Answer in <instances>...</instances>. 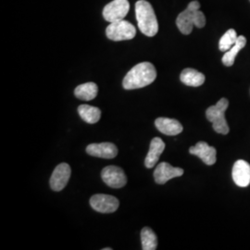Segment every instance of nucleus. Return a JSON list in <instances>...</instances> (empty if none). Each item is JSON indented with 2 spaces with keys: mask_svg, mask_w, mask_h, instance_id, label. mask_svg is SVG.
<instances>
[{
  "mask_svg": "<svg viewBox=\"0 0 250 250\" xmlns=\"http://www.w3.org/2000/svg\"><path fill=\"white\" fill-rule=\"evenodd\" d=\"M141 242L143 250H155L158 247V238L150 228L145 227L141 231Z\"/></svg>",
  "mask_w": 250,
  "mask_h": 250,
  "instance_id": "20",
  "label": "nucleus"
},
{
  "mask_svg": "<svg viewBox=\"0 0 250 250\" xmlns=\"http://www.w3.org/2000/svg\"><path fill=\"white\" fill-rule=\"evenodd\" d=\"M118 198L105 194H98L91 197L90 205L100 213H112L119 208Z\"/></svg>",
  "mask_w": 250,
  "mask_h": 250,
  "instance_id": "7",
  "label": "nucleus"
},
{
  "mask_svg": "<svg viewBox=\"0 0 250 250\" xmlns=\"http://www.w3.org/2000/svg\"><path fill=\"white\" fill-rule=\"evenodd\" d=\"M184 174V170L171 166L167 162L160 163L154 171V178L157 184L164 185L169 180L175 177H180Z\"/></svg>",
  "mask_w": 250,
  "mask_h": 250,
  "instance_id": "10",
  "label": "nucleus"
},
{
  "mask_svg": "<svg viewBox=\"0 0 250 250\" xmlns=\"http://www.w3.org/2000/svg\"><path fill=\"white\" fill-rule=\"evenodd\" d=\"M238 36L236 32L233 29L228 30L224 36H222L220 42H219V48L221 51L226 52L228 51L232 45L235 44Z\"/></svg>",
  "mask_w": 250,
  "mask_h": 250,
  "instance_id": "21",
  "label": "nucleus"
},
{
  "mask_svg": "<svg viewBox=\"0 0 250 250\" xmlns=\"http://www.w3.org/2000/svg\"><path fill=\"white\" fill-rule=\"evenodd\" d=\"M200 4L198 1H192L189 3L188 9L181 12L176 19V25L180 32L184 35H190L193 27L203 28L206 25L204 13L199 10Z\"/></svg>",
  "mask_w": 250,
  "mask_h": 250,
  "instance_id": "2",
  "label": "nucleus"
},
{
  "mask_svg": "<svg viewBox=\"0 0 250 250\" xmlns=\"http://www.w3.org/2000/svg\"><path fill=\"white\" fill-rule=\"evenodd\" d=\"M229 106V101L226 99H220L214 106L208 107L206 111V117L209 121L218 134H227L229 133V126L225 119V111Z\"/></svg>",
  "mask_w": 250,
  "mask_h": 250,
  "instance_id": "4",
  "label": "nucleus"
},
{
  "mask_svg": "<svg viewBox=\"0 0 250 250\" xmlns=\"http://www.w3.org/2000/svg\"><path fill=\"white\" fill-rule=\"evenodd\" d=\"M99 87L95 83H85L78 85L74 90V95L81 100L89 101L98 96Z\"/></svg>",
  "mask_w": 250,
  "mask_h": 250,
  "instance_id": "17",
  "label": "nucleus"
},
{
  "mask_svg": "<svg viewBox=\"0 0 250 250\" xmlns=\"http://www.w3.org/2000/svg\"><path fill=\"white\" fill-rule=\"evenodd\" d=\"M155 125L161 133L166 135H177L184 130L183 125L175 119L158 118L155 121Z\"/></svg>",
  "mask_w": 250,
  "mask_h": 250,
  "instance_id": "14",
  "label": "nucleus"
},
{
  "mask_svg": "<svg viewBox=\"0 0 250 250\" xmlns=\"http://www.w3.org/2000/svg\"><path fill=\"white\" fill-rule=\"evenodd\" d=\"M135 14L139 30L145 36H156L159 31V23L151 4L146 0H139L135 4Z\"/></svg>",
  "mask_w": 250,
  "mask_h": 250,
  "instance_id": "3",
  "label": "nucleus"
},
{
  "mask_svg": "<svg viewBox=\"0 0 250 250\" xmlns=\"http://www.w3.org/2000/svg\"><path fill=\"white\" fill-rule=\"evenodd\" d=\"M111 249H109V248H107V249H104V250H110Z\"/></svg>",
  "mask_w": 250,
  "mask_h": 250,
  "instance_id": "22",
  "label": "nucleus"
},
{
  "mask_svg": "<svg viewBox=\"0 0 250 250\" xmlns=\"http://www.w3.org/2000/svg\"><path fill=\"white\" fill-rule=\"evenodd\" d=\"M232 179L236 186L247 188L250 185V164L243 160H239L233 164Z\"/></svg>",
  "mask_w": 250,
  "mask_h": 250,
  "instance_id": "11",
  "label": "nucleus"
},
{
  "mask_svg": "<svg viewBox=\"0 0 250 250\" xmlns=\"http://www.w3.org/2000/svg\"><path fill=\"white\" fill-rule=\"evenodd\" d=\"M157 77L154 65L150 62H141L135 65L126 74L123 82L126 90L139 89L149 85Z\"/></svg>",
  "mask_w": 250,
  "mask_h": 250,
  "instance_id": "1",
  "label": "nucleus"
},
{
  "mask_svg": "<svg viewBox=\"0 0 250 250\" xmlns=\"http://www.w3.org/2000/svg\"><path fill=\"white\" fill-rule=\"evenodd\" d=\"M180 79L183 83L188 86L197 87L204 83L205 82V75L201 72H197L195 69L188 68L185 69L180 76Z\"/></svg>",
  "mask_w": 250,
  "mask_h": 250,
  "instance_id": "16",
  "label": "nucleus"
},
{
  "mask_svg": "<svg viewBox=\"0 0 250 250\" xmlns=\"http://www.w3.org/2000/svg\"><path fill=\"white\" fill-rule=\"evenodd\" d=\"M106 35L112 41L131 40L136 35V29L132 23L123 20L110 22L106 29Z\"/></svg>",
  "mask_w": 250,
  "mask_h": 250,
  "instance_id": "5",
  "label": "nucleus"
},
{
  "mask_svg": "<svg viewBox=\"0 0 250 250\" xmlns=\"http://www.w3.org/2000/svg\"><path fill=\"white\" fill-rule=\"evenodd\" d=\"M129 9L130 4L128 0H113L103 9V17L108 22L123 21Z\"/></svg>",
  "mask_w": 250,
  "mask_h": 250,
  "instance_id": "6",
  "label": "nucleus"
},
{
  "mask_svg": "<svg viewBox=\"0 0 250 250\" xmlns=\"http://www.w3.org/2000/svg\"><path fill=\"white\" fill-rule=\"evenodd\" d=\"M101 177L109 188H124L127 183L125 171L117 166H107L104 168L101 171Z\"/></svg>",
  "mask_w": 250,
  "mask_h": 250,
  "instance_id": "8",
  "label": "nucleus"
},
{
  "mask_svg": "<svg viewBox=\"0 0 250 250\" xmlns=\"http://www.w3.org/2000/svg\"><path fill=\"white\" fill-rule=\"evenodd\" d=\"M78 113L85 123L91 125L98 123L101 118V110L99 107L90 105H81L78 107Z\"/></svg>",
  "mask_w": 250,
  "mask_h": 250,
  "instance_id": "19",
  "label": "nucleus"
},
{
  "mask_svg": "<svg viewBox=\"0 0 250 250\" xmlns=\"http://www.w3.org/2000/svg\"><path fill=\"white\" fill-rule=\"evenodd\" d=\"M189 153L197 156L207 165H213L216 162L217 151L213 146H208L206 142H198L196 146L189 148Z\"/></svg>",
  "mask_w": 250,
  "mask_h": 250,
  "instance_id": "12",
  "label": "nucleus"
},
{
  "mask_svg": "<svg viewBox=\"0 0 250 250\" xmlns=\"http://www.w3.org/2000/svg\"><path fill=\"white\" fill-rule=\"evenodd\" d=\"M246 45H247L246 37L243 36H238L235 44L232 45L228 51H226L224 55V57H223L222 61H223L224 65L227 66V67H231L232 64L234 63L237 54L239 53V51L242 50Z\"/></svg>",
  "mask_w": 250,
  "mask_h": 250,
  "instance_id": "18",
  "label": "nucleus"
},
{
  "mask_svg": "<svg viewBox=\"0 0 250 250\" xmlns=\"http://www.w3.org/2000/svg\"><path fill=\"white\" fill-rule=\"evenodd\" d=\"M72 174L69 164L61 163L56 167L50 178V187L54 191H62L67 186Z\"/></svg>",
  "mask_w": 250,
  "mask_h": 250,
  "instance_id": "9",
  "label": "nucleus"
},
{
  "mask_svg": "<svg viewBox=\"0 0 250 250\" xmlns=\"http://www.w3.org/2000/svg\"><path fill=\"white\" fill-rule=\"evenodd\" d=\"M164 149H165V143L162 141V139L160 137L153 138L150 143L149 151L147 153L145 161L146 167L148 169L153 168L160 160V157L162 152L164 151Z\"/></svg>",
  "mask_w": 250,
  "mask_h": 250,
  "instance_id": "15",
  "label": "nucleus"
},
{
  "mask_svg": "<svg viewBox=\"0 0 250 250\" xmlns=\"http://www.w3.org/2000/svg\"><path fill=\"white\" fill-rule=\"evenodd\" d=\"M86 152L97 158L102 159H113L118 155V148L113 143L104 142V143L91 144L87 146Z\"/></svg>",
  "mask_w": 250,
  "mask_h": 250,
  "instance_id": "13",
  "label": "nucleus"
}]
</instances>
